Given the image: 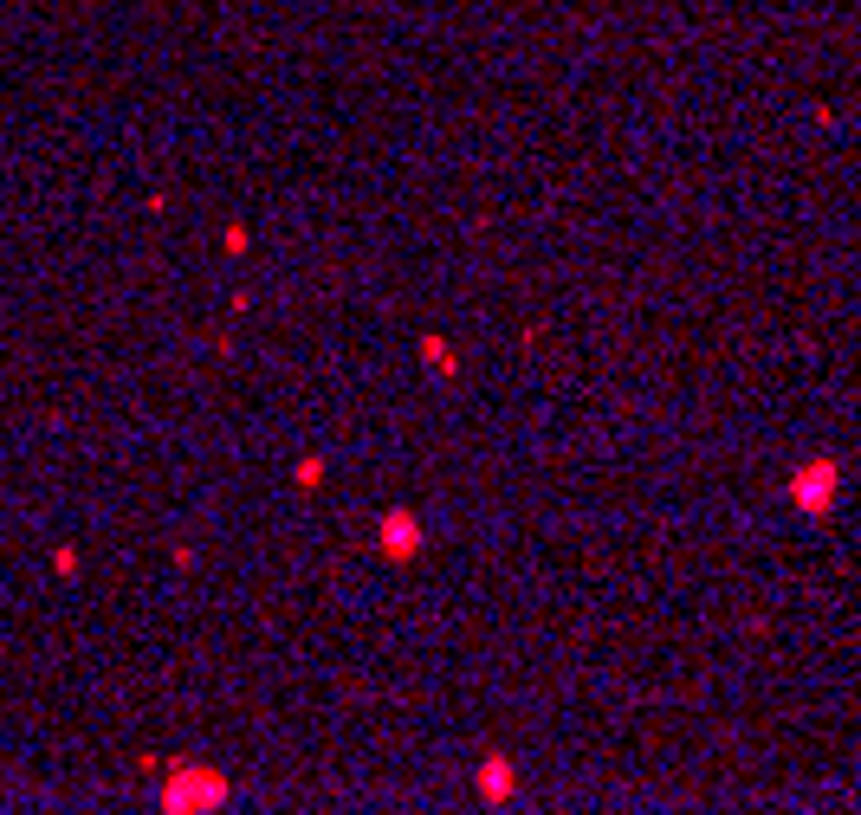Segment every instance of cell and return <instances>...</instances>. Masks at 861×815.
I'll list each match as a JSON object with an SVG mask.
<instances>
[{"label": "cell", "mask_w": 861, "mask_h": 815, "mask_svg": "<svg viewBox=\"0 0 861 815\" xmlns=\"http://www.w3.org/2000/svg\"><path fill=\"white\" fill-rule=\"evenodd\" d=\"M790 499H797V511H816V518H823V511L836 505V466H829V460L803 466V473L790 479Z\"/></svg>", "instance_id": "cell-2"}, {"label": "cell", "mask_w": 861, "mask_h": 815, "mask_svg": "<svg viewBox=\"0 0 861 815\" xmlns=\"http://www.w3.org/2000/svg\"><path fill=\"white\" fill-rule=\"evenodd\" d=\"M214 803H227V777H214V770H182V777L162 790V809L169 815H201Z\"/></svg>", "instance_id": "cell-1"}, {"label": "cell", "mask_w": 861, "mask_h": 815, "mask_svg": "<svg viewBox=\"0 0 861 815\" xmlns=\"http://www.w3.org/2000/svg\"><path fill=\"white\" fill-rule=\"evenodd\" d=\"M382 544H389V550H415V531H408V518H389V531H382Z\"/></svg>", "instance_id": "cell-4"}, {"label": "cell", "mask_w": 861, "mask_h": 815, "mask_svg": "<svg viewBox=\"0 0 861 815\" xmlns=\"http://www.w3.org/2000/svg\"><path fill=\"white\" fill-rule=\"evenodd\" d=\"M480 790L492 796V803H505V796H512V764H505V757H492V764L480 770Z\"/></svg>", "instance_id": "cell-3"}]
</instances>
